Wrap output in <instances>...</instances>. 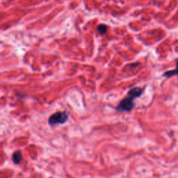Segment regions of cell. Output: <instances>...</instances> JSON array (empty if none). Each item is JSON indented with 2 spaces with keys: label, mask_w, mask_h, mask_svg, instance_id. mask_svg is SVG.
Listing matches in <instances>:
<instances>
[{
  "label": "cell",
  "mask_w": 178,
  "mask_h": 178,
  "mask_svg": "<svg viewBox=\"0 0 178 178\" xmlns=\"http://www.w3.org/2000/svg\"><path fill=\"white\" fill-rule=\"evenodd\" d=\"M178 75V59L176 60V68L172 70H168L166 71L165 73L163 74V76L166 77H172L173 76Z\"/></svg>",
  "instance_id": "277c9868"
},
{
  "label": "cell",
  "mask_w": 178,
  "mask_h": 178,
  "mask_svg": "<svg viewBox=\"0 0 178 178\" xmlns=\"http://www.w3.org/2000/svg\"><path fill=\"white\" fill-rule=\"evenodd\" d=\"M97 29H98L99 34L102 35V34H105L106 32L107 31L108 27L106 24H101L100 25H98V27H97Z\"/></svg>",
  "instance_id": "5b68a950"
},
{
  "label": "cell",
  "mask_w": 178,
  "mask_h": 178,
  "mask_svg": "<svg viewBox=\"0 0 178 178\" xmlns=\"http://www.w3.org/2000/svg\"><path fill=\"white\" fill-rule=\"evenodd\" d=\"M12 159H13V163H14L15 164L20 163V162L22 161V154L21 153V152H20V150L15 151L14 153L13 154Z\"/></svg>",
  "instance_id": "3957f363"
},
{
  "label": "cell",
  "mask_w": 178,
  "mask_h": 178,
  "mask_svg": "<svg viewBox=\"0 0 178 178\" xmlns=\"http://www.w3.org/2000/svg\"><path fill=\"white\" fill-rule=\"evenodd\" d=\"M68 115L65 112H59L54 113L49 118L48 123L50 125H54L64 124L68 121Z\"/></svg>",
  "instance_id": "7a4b0ae2"
},
{
  "label": "cell",
  "mask_w": 178,
  "mask_h": 178,
  "mask_svg": "<svg viewBox=\"0 0 178 178\" xmlns=\"http://www.w3.org/2000/svg\"><path fill=\"white\" fill-rule=\"evenodd\" d=\"M134 97L131 95L129 94H128V97L122 99V100L120 102L118 105L116 107V110L118 111V112H131L135 106V104L134 102Z\"/></svg>",
  "instance_id": "6da1fadb"
}]
</instances>
